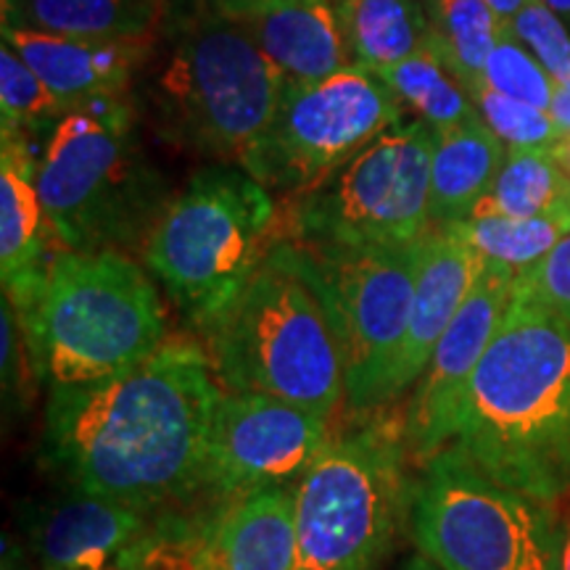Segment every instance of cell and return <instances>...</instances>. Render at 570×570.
<instances>
[{
  "mask_svg": "<svg viewBox=\"0 0 570 570\" xmlns=\"http://www.w3.org/2000/svg\"><path fill=\"white\" fill-rule=\"evenodd\" d=\"M219 396L206 348L167 341L109 381L48 389L40 460L67 489L154 515L190 512Z\"/></svg>",
  "mask_w": 570,
  "mask_h": 570,
  "instance_id": "cell-1",
  "label": "cell"
},
{
  "mask_svg": "<svg viewBox=\"0 0 570 570\" xmlns=\"http://www.w3.org/2000/svg\"><path fill=\"white\" fill-rule=\"evenodd\" d=\"M454 444L502 487L570 508V325L520 277L470 381Z\"/></svg>",
  "mask_w": 570,
  "mask_h": 570,
  "instance_id": "cell-2",
  "label": "cell"
},
{
  "mask_svg": "<svg viewBox=\"0 0 570 570\" xmlns=\"http://www.w3.org/2000/svg\"><path fill=\"white\" fill-rule=\"evenodd\" d=\"M35 185L63 252L142 248L164 206V180L142 156L122 96L71 106L40 132Z\"/></svg>",
  "mask_w": 570,
  "mask_h": 570,
  "instance_id": "cell-3",
  "label": "cell"
},
{
  "mask_svg": "<svg viewBox=\"0 0 570 570\" xmlns=\"http://www.w3.org/2000/svg\"><path fill=\"white\" fill-rule=\"evenodd\" d=\"M204 338L223 391L277 396L331 420L346 412L336 331L285 235Z\"/></svg>",
  "mask_w": 570,
  "mask_h": 570,
  "instance_id": "cell-4",
  "label": "cell"
},
{
  "mask_svg": "<svg viewBox=\"0 0 570 570\" xmlns=\"http://www.w3.org/2000/svg\"><path fill=\"white\" fill-rule=\"evenodd\" d=\"M404 410L352 415L296 483L294 570H375L410 531Z\"/></svg>",
  "mask_w": 570,
  "mask_h": 570,
  "instance_id": "cell-5",
  "label": "cell"
},
{
  "mask_svg": "<svg viewBox=\"0 0 570 570\" xmlns=\"http://www.w3.org/2000/svg\"><path fill=\"white\" fill-rule=\"evenodd\" d=\"M167 56L151 82L156 122L177 148L244 164L288 85L246 24L198 0L169 17Z\"/></svg>",
  "mask_w": 570,
  "mask_h": 570,
  "instance_id": "cell-6",
  "label": "cell"
},
{
  "mask_svg": "<svg viewBox=\"0 0 570 570\" xmlns=\"http://www.w3.org/2000/svg\"><path fill=\"white\" fill-rule=\"evenodd\" d=\"M40 383L92 386L167 344L154 275L122 252H59L32 315L21 320Z\"/></svg>",
  "mask_w": 570,
  "mask_h": 570,
  "instance_id": "cell-7",
  "label": "cell"
},
{
  "mask_svg": "<svg viewBox=\"0 0 570 570\" xmlns=\"http://www.w3.org/2000/svg\"><path fill=\"white\" fill-rule=\"evenodd\" d=\"M275 225L273 190L246 169H202L161 209L140 248L142 267L204 333L244 294L283 238Z\"/></svg>",
  "mask_w": 570,
  "mask_h": 570,
  "instance_id": "cell-8",
  "label": "cell"
},
{
  "mask_svg": "<svg viewBox=\"0 0 570 570\" xmlns=\"http://www.w3.org/2000/svg\"><path fill=\"white\" fill-rule=\"evenodd\" d=\"M566 518L489 479L458 444L415 465L410 533L439 570H562Z\"/></svg>",
  "mask_w": 570,
  "mask_h": 570,
  "instance_id": "cell-9",
  "label": "cell"
},
{
  "mask_svg": "<svg viewBox=\"0 0 570 570\" xmlns=\"http://www.w3.org/2000/svg\"><path fill=\"white\" fill-rule=\"evenodd\" d=\"M423 240L346 246L288 238L298 269L336 331L348 415L381 410L383 383L407 331Z\"/></svg>",
  "mask_w": 570,
  "mask_h": 570,
  "instance_id": "cell-10",
  "label": "cell"
},
{
  "mask_svg": "<svg viewBox=\"0 0 570 570\" xmlns=\"http://www.w3.org/2000/svg\"><path fill=\"white\" fill-rule=\"evenodd\" d=\"M439 130L399 122L315 188L298 194L285 238L309 244L404 246L433 230L431 169Z\"/></svg>",
  "mask_w": 570,
  "mask_h": 570,
  "instance_id": "cell-11",
  "label": "cell"
},
{
  "mask_svg": "<svg viewBox=\"0 0 570 570\" xmlns=\"http://www.w3.org/2000/svg\"><path fill=\"white\" fill-rule=\"evenodd\" d=\"M402 122V101L375 71L348 67L288 85L273 122L240 164L269 190L304 194Z\"/></svg>",
  "mask_w": 570,
  "mask_h": 570,
  "instance_id": "cell-12",
  "label": "cell"
},
{
  "mask_svg": "<svg viewBox=\"0 0 570 570\" xmlns=\"http://www.w3.org/2000/svg\"><path fill=\"white\" fill-rule=\"evenodd\" d=\"M333 423L285 399L223 391L196 510L298 483L338 433Z\"/></svg>",
  "mask_w": 570,
  "mask_h": 570,
  "instance_id": "cell-13",
  "label": "cell"
},
{
  "mask_svg": "<svg viewBox=\"0 0 570 570\" xmlns=\"http://www.w3.org/2000/svg\"><path fill=\"white\" fill-rule=\"evenodd\" d=\"M515 277V269L481 256L468 298L433 348L431 362L404 407V433L415 465L454 444L470 381L502 325Z\"/></svg>",
  "mask_w": 570,
  "mask_h": 570,
  "instance_id": "cell-14",
  "label": "cell"
},
{
  "mask_svg": "<svg viewBox=\"0 0 570 570\" xmlns=\"http://www.w3.org/2000/svg\"><path fill=\"white\" fill-rule=\"evenodd\" d=\"M296 483L235 502L173 512L154 570H294Z\"/></svg>",
  "mask_w": 570,
  "mask_h": 570,
  "instance_id": "cell-15",
  "label": "cell"
},
{
  "mask_svg": "<svg viewBox=\"0 0 570 570\" xmlns=\"http://www.w3.org/2000/svg\"><path fill=\"white\" fill-rule=\"evenodd\" d=\"M167 515L67 489L32 510L27 541L38 570H154Z\"/></svg>",
  "mask_w": 570,
  "mask_h": 570,
  "instance_id": "cell-16",
  "label": "cell"
},
{
  "mask_svg": "<svg viewBox=\"0 0 570 570\" xmlns=\"http://www.w3.org/2000/svg\"><path fill=\"white\" fill-rule=\"evenodd\" d=\"M479 267L481 256L449 227H433L425 235L407 331L383 383L381 410L394 407L399 399L417 386L433 348L468 298Z\"/></svg>",
  "mask_w": 570,
  "mask_h": 570,
  "instance_id": "cell-17",
  "label": "cell"
},
{
  "mask_svg": "<svg viewBox=\"0 0 570 570\" xmlns=\"http://www.w3.org/2000/svg\"><path fill=\"white\" fill-rule=\"evenodd\" d=\"M35 164L38 135L0 132V277L19 323L32 315L53 259Z\"/></svg>",
  "mask_w": 570,
  "mask_h": 570,
  "instance_id": "cell-18",
  "label": "cell"
},
{
  "mask_svg": "<svg viewBox=\"0 0 570 570\" xmlns=\"http://www.w3.org/2000/svg\"><path fill=\"white\" fill-rule=\"evenodd\" d=\"M3 40L30 63L59 101L71 109L96 98L122 96L154 40H85L32 27H3Z\"/></svg>",
  "mask_w": 570,
  "mask_h": 570,
  "instance_id": "cell-19",
  "label": "cell"
},
{
  "mask_svg": "<svg viewBox=\"0 0 570 570\" xmlns=\"http://www.w3.org/2000/svg\"><path fill=\"white\" fill-rule=\"evenodd\" d=\"M230 17L248 27L285 85H312L352 67L333 0H256Z\"/></svg>",
  "mask_w": 570,
  "mask_h": 570,
  "instance_id": "cell-20",
  "label": "cell"
},
{
  "mask_svg": "<svg viewBox=\"0 0 570 570\" xmlns=\"http://www.w3.org/2000/svg\"><path fill=\"white\" fill-rule=\"evenodd\" d=\"M508 146L481 117L439 132L431 169V223L446 227L470 219L502 169Z\"/></svg>",
  "mask_w": 570,
  "mask_h": 570,
  "instance_id": "cell-21",
  "label": "cell"
},
{
  "mask_svg": "<svg viewBox=\"0 0 570 570\" xmlns=\"http://www.w3.org/2000/svg\"><path fill=\"white\" fill-rule=\"evenodd\" d=\"M167 0H21L17 24L85 40H156Z\"/></svg>",
  "mask_w": 570,
  "mask_h": 570,
  "instance_id": "cell-22",
  "label": "cell"
},
{
  "mask_svg": "<svg viewBox=\"0 0 570 570\" xmlns=\"http://www.w3.org/2000/svg\"><path fill=\"white\" fill-rule=\"evenodd\" d=\"M336 13L348 63L356 69L394 67L428 38L423 0H341Z\"/></svg>",
  "mask_w": 570,
  "mask_h": 570,
  "instance_id": "cell-23",
  "label": "cell"
},
{
  "mask_svg": "<svg viewBox=\"0 0 570 570\" xmlns=\"http://www.w3.org/2000/svg\"><path fill=\"white\" fill-rule=\"evenodd\" d=\"M428 42L473 96L487 75V61L508 21L487 0H423Z\"/></svg>",
  "mask_w": 570,
  "mask_h": 570,
  "instance_id": "cell-24",
  "label": "cell"
},
{
  "mask_svg": "<svg viewBox=\"0 0 570 570\" xmlns=\"http://www.w3.org/2000/svg\"><path fill=\"white\" fill-rule=\"evenodd\" d=\"M375 75L396 92L402 106H410L415 111V119H423L439 132L479 117V109H475L465 85L458 80V75L449 69V63L428 40L410 59L375 71Z\"/></svg>",
  "mask_w": 570,
  "mask_h": 570,
  "instance_id": "cell-25",
  "label": "cell"
},
{
  "mask_svg": "<svg viewBox=\"0 0 570 570\" xmlns=\"http://www.w3.org/2000/svg\"><path fill=\"white\" fill-rule=\"evenodd\" d=\"M570 212V183L550 151L508 148L502 169L470 217H541Z\"/></svg>",
  "mask_w": 570,
  "mask_h": 570,
  "instance_id": "cell-26",
  "label": "cell"
},
{
  "mask_svg": "<svg viewBox=\"0 0 570 570\" xmlns=\"http://www.w3.org/2000/svg\"><path fill=\"white\" fill-rule=\"evenodd\" d=\"M483 259L525 273L570 235V212L541 217H470L446 225Z\"/></svg>",
  "mask_w": 570,
  "mask_h": 570,
  "instance_id": "cell-27",
  "label": "cell"
},
{
  "mask_svg": "<svg viewBox=\"0 0 570 570\" xmlns=\"http://www.w3.org/2000/svg\"><path fill=\"white\" fill-rule=\"evenodd\" d=\"M69 109L9 42L0 46V132L40 135Z\"/></svg>",
  "mask_w": 570,
  "mask_h": 570,
  "instance_id": "cell-28",
  "label": "cell"
},
{
  "mask_svg": "<svg viewBox=\"0 0 570 570\" xmlns=\"http://www.w3.org/2000/svg\"><path fill=\"white\" fill-rule=\"evenodd\" d=\"M473 104L479 109V117L487 122L491 132L508 148L518 151H550L562 138V127L554 122L552 114L531 106L518 98L504 96L487 82L473 90Z\"/></svg>",
  "mask_w": 570,
  "mask_h": 570,
  "instance_id": "cell-29",
  "label": "cell"
},
{
  "mask_svg": "<svg viewBox=\"0 0 570 570\" xmlns=\"http://www.w3.org/2000/svg\"><path fill=\"white\" fill-rule=\"evenodd\" d=\"M483 80H487L489 88L518 98V101L539 106L544 111H550L554 90H558V82L552 80L550 71L541 67L537 56L512 35L510 21L508 30L502 32V38L497 40L494 51L489 56Z\"/></svg>",
  "mask_w": 570,
  "mask_h": 570,
  "instance_id": "cell-30",
  "label": "cell"
},
{
  "mask_svg": "<svg viewBox=\"0 0 570 570\" xmlns=\"http://www.w3.org/2000/svg\"><path fill=\"white\" fill-rule=\"evenodd\" d=\"M510 30L550 71L558 85L570 82V30L544 0H525L510 19Z\"/></svg>",
  "mask_w": 570,
  "mask_h": 570,
  "instance_id": "cell-31",
  "label": "cell"
},
{
  "mask_svg": "<svg viewBox=\"0 0 570 570\" xmlns=\"http://www.w3.org/2000/svg\"><path fill=\"white\" fill-rule=\"evenodd\" d=\"M0 346H3V360H0V370H3V402L6 410L17 412L27 404L30 377H38V370L32 365L17 309H13V304L6 296L0 302Z\"/></svg>",
  "mask_w": 570,
  "mask_h": 570,
  "instance_id": "cell-32",
  "label": "cell"
},
{
  "mask_svg": "<svg viewBox=\"0 0 570 570\" xmlns=\"http://www.w3.org/2000/svg\"><path fill=\"white\" fill-rule=\"evenodd\" d=\"M518 277L570 325V235Z\"/></svg>",
  "mask_w": 570,
  "mask_h": 570,
  "instance_id": "cell-33",
  "label": "cell"
},
{
  "mask_svg": "<svg viewBox=\"0 0 570 570\" xmlns=\"http://www.w3.org/2000/svg\"><path fill=\"white\" fill-rule=\"evenodd\" d=\"M550 114H552L554 122L562 127V130L570 132V82L558 85V90H554V98H552V106H550Z\"/></svg>",
  "mask_w": 570,
  "mask_h": 570,
  "instance_id": "cell-34",
  "label": "cell"
},
{
  "mask_svg": "<svg viewBox=\"0 0 570 570\" xmlns=\"http://www.w3.org/2000/svg\"><path fill=\"white\" fill-rule=\"evenodd\" d=\"M550 154H552L554 164H558L560 173L566 175L570 183V132H562V138L550 148Z\"/></svg>",
  "mask_w": 570,
  "mask_h": 570,
  "instance_id": "cell-35",
  "label": "cell"
},
{
  "mask_svg": "<svg viewBox=\"0 0 570 570\" xmlns=\"http://www.w3.org/2000/svg\"><path fill=\"white\" fill-rule=\"evenodd\" d=\"M487 3H489L491 9H494L504 21H510L520 9H523L525 0H487Z\"/></svg>",
  "mask_w": 570,
  "mask_h": 570,
  "instance_id": "cell-36",
  "label": "cell"
},
{
  "mask_svg": "<svg viewBox=\"0 0 570 570\" xmlns=\"http://www.w3.org/2000/svg\"><path fill=\"white\" fill-rule=\"evenodd\" d=\"M206 3L217 6V9L225 11V13H238V11L248 9V6H254L256 0H206Z\"/></svg>",
  "mask_w": 570,
  "mask_h": 570,
  "instance_id": "cell-37",
  "label": "cell"
},
{
  "mask_svg": "<svg viewBox=\"0 0 570 570\" xmlns=\"http://www.w3.org/2000/svg\"><path fill=\"white\" fill-rule=\"evenodd\" d=\"M21 0H0V11H3V27L17 24Z\"/></svg>",
  "mask_w": 570,
  "mask_h": 570,
  "instance_id": "cell-38",
  "label": "cell"
},
{
  "mask_svg": "<svg viewBox=\"0 0 570 570\" xmlns=\"http://www.w3.org/2000/svg\"><path fill=\"white\" fill-rule=\"evenodd\" d=\"M544 3L550 6V9L558 13L562 21H566L568 30H570V0H544Z\"/></svg>",
  "mask_w": 570,
  "mask_h": 570,
  "instance_id": "cell-39",
  "label": "cell"
},
{
  "mask_svg": "<svg viewBox=\"0 0 570 570\" xmlns=\"http://www.w3.org/2000/svg\"><path fill=\"white\" fill-rule=\"evenodd\" d=\"M402 570H439L436 566H433L431 560L425 558V554H415V558H412L407 566H404Z\"/></svg>",
  "mask_w": 570,
  "mask_h": 570,
  "instance_id": "cell-40",
  "label": "cell"
},
{
  "mask_svg": "<svg viewBox=\"0 0 570 570\" xmlns=\"http://www.w3.org/2000/svg\"><path fill=\"white\" fill-rule=\"evenodd\" d=\"M562 570H570V531L566 539V552H562Z\"/></svg>",
  "mask_w": 570,
  "mask_h": 570,
  "instance_id": "cell-41",
  "label": "cell"
},
{
  "mask_svg": "<svg viewBox=\"0 0 570 570\" xmlns=\"http://www.w3.org/2000/svg\"><path fill=\"white\" fill-rule=\"evenodd\" d=\"M333 3H341V0H333Z\"/></svg>",
  "mask_w": 570,
  "mask_h": 570,
  "instance_id": "cell-42",
  "label": "cell"
}]
</instances>
